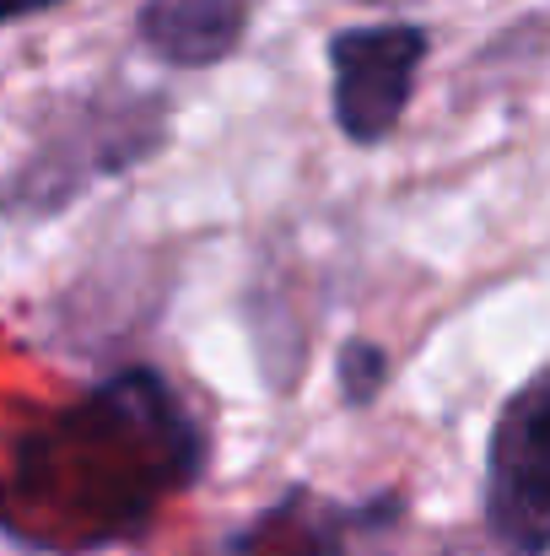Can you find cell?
<instances>
[{"mask_svg": "<svg viewBox=\"0 0 550 556\" xmlns=\"http://www.w3.org/2000/svg\"><path fill=\"white\" fill-rule=\"evenodd\" d=\"M426 60V33L410 22H383V27H351L330 43L335 65V125L351 141H383L415 87V71Z\"/></svg>", "mask_w": 550, "mask_h": 556, "instance_id": "7a4b0ae2", "label": "cell"}, {"mask_svg": "<svg viewBox=\"0 0 550 556\" xmlns=\"http://www.w3.org/2000/svg\"><path fill=\"white\" fill-rule=\"evenodd\" d=\"M486 525L513 556L550 552V368L508 394L486 448Z\"/></svg>", "mask_w": 550, "mask_h": 556, "instance_id": "6da1fadb", "label": "cell"}, {"mask_svg": "<svg viewBox=\"0 0 550 556\" xmlns=\"http://www.w3.org/2000/svg\"><path fill=\"white\" fill-rule=\"evenodd\" d=\"M243 38V0H146L141 43L168 65H216Z\"/></svg>", "mask_w": 550, "mask_h": 556, "instance_id": "3957f363", "label": "cell"}, {"mask_svg": "<svg viewBox=\"0 0 550 556\" xmlns=\"http://www.w3.org/2000/svg\"><path fill=\"white\" fill-rule=\"evenodd\" d=\"M60 0H0V22H16V16H33V11H49Z\"/></svg>", "mask_w": 550, "mask_h": 556, "instance_id": "5b68a950", "label": "cell"}, {"mask_svg": "<svg viewBox=\"0 0 550 556\" xmlns=\"http://www.w3.org/2000/svg\"><path fill=\"white\" fill-rule=\"evenodd\" d=\"M341 372H351V378H346L351 400H367V394L378 389V378H383V352H378V346H367V341H357V346H346Z\"/></svg>", "mask_w": 550, "mask_h": 556, "instance_id": "277c9868", "label": "cell"}]
</instances>
